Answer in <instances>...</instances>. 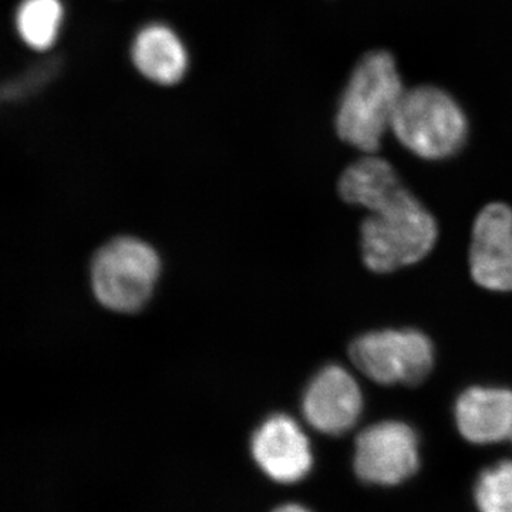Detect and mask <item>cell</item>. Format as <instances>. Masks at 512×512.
<instances>
[{
    "mask_svg": "<svg viewBox=\"0 0 512 512\" xmlns=\"http://www.w3.org/2000/svg\"><path fill=\"white\" fill-rule=\"evenodd\" d=\"M160 272V256L147 242L116 238L94 255L93 292L110 311L137 312L153 295Z\"/></svg>",
    "mask_w": 512,
    "mask_h": 512,
    "instance_id": "cell-4",
    "label": "cell"
},
{
    "mask_svg": "<svg viewBox=\"0 0 512 512\" xmlns=\"http://www.w3.org/2000/svg\"><path fill=\"white\" fill-rule=\"evenodd\" d=\"M478 512H512V460L485 468L473 491Z\"/></svg>",
    "mask_w": 512,
    "mask_h": 512,
    "instance_id": "cell-13",
    "label": "cell"
},
{
    "mask_svg": "<svg viewBox=\"0 0 512 512\" xmlns=\"http://www.w3.org/2000/svg\"><path fill=\"white\" fill-rule=\"evenodd\" d=\"M62 69V63L57 57L40 60L30 66L25 72L12 77L2 87V100L5 103H19L28 100L29 97L42 92L53 80L56 79Z\"/></svg>",
    "mask_w": 512,
    "mask_h": 512,
    "instance_id": "cell-14",
    "label": "cell"
},
{
    "mask_svg": "<svg viewBox=\"0 0 512 512\" xmlns=\"http://www.w3.org/2000/svg\"><path fill=\"white\" fill-rule=\"evenodd\" d=\"M456 423L461 436L477 446L512 437V392L500 387H471L458 397Z\"/></svg>",
    "mask_w": 512,
    "mask_h": 512,
    "instance_id": "cell-10",
    "label": "cell"
},
{
    "mask_svg": "<svg viewBox=\"0 0 512 512\" xmlns=\"http://www.w3.org/2000/svg\"><path fill=\"white\" fill-rule=\"evenodd\" d=\"M355 474L362 483L396 487L420 468L419 437L409 424L386 420L372 424L356 437Z\"/></svg>",
    "mask_w": 512,
    "mask_h": 512,
    "instance_id": "cell-6",
    "label": "cell"
},
{
    "mask_svg": "<svg viewBox=\"0 0 512 512\" xmlns=\"http://www.w3.org/2000/svg\"><path fill=\"white\" fill-rule=\"evenodd\" d=\"M349 356L363 375L379 384L416 386L434 365L431 340L414 329L366 333L353 340Z\"/></svg>",
    "mask_w": 512,
    "mask_h": 512,
    "instance_id": "cell-5",
    "label": "cell"
},
{
    "mask_svg": "<svg viewBox=\"0 0 512 512\" xmlns=\"http://www.w3.org/2000/svg\"><path fill=\"white\" fill-rule=\"evenodd\" d=\"M272 512H311L308 508L303 507L301 504H285L281 505V507L276 508V510Z\"/></svg>",
    "mask_w": 512,
    "mask_h": 512,
    "instance_id": "cell-15",
    "label": "cell"
},
{
    "mask_svg": "<svg viewBox=\"0 0 512 512\" xmlns=\"http://www.w3.org/2000/svg\"><path fill=\"white\" fill-rule=\"evenodd\" d=\"M404 92L394 57L386 50L366 53L340 97L335 119L340 140L363 153H376Z\"/></svg>",
    "mask_w": 512,
    "mask_h": 512,
    "instance_id": "cell-1",
    "label": "cell"
},
{
    "mask_svg": "<svg viewBox=\"0 0 512 512\" xmlns=\"http://www.w3.org/2000/svg\"><path fill=\"white\" fill-rule=\"evenodd\" d=\"M251 451L255 463L275 483H298L313 467L308 436L286 414H275L261 424L252 436Z\"/></svg>",
    "mask_w": 512,
    "mask_h": 512,
    "instance_id": "cell-8",
    "label": "cell"
},
{
    "mask_svg": "<svg viewBox=\"0 0 512 512\" xmlns=\"http://www.w3.org/2000/svg\"><path fill=\"white\" fill-rule=\"evenodd\" d=\"M470 269L476 284L483 288L512 291V210L507 204H488L477 215Z\"/></svg>",
    "mask_w": 512,
    "mask_h": 512,
    "instance_id": "cell-9",
    "label": "cell"
},
{
    "mask_svg": "<svg viewBox=\"0 0 512 512\" xmlns=\"http://www.w3.org/2000/svg\"><path fill=\"white\" fill-rule=\"evenodd\" d=\"M367 211L360 245L370 271L386 274L416 264L436 244V220L403 184Z\"/></svg>",
    "mask_w": 512,
    "mask_h": 512,
    "instance_id": "cell-2",
    "label": "cell"
},
{
    "mask_svg": "<svg viewBox=\"0 0 512 512\" xmlns=\"http://www.w3.org/2000/svg\"><path fill=\"white\" fill-rule=\"evenodd\" d=\"M63 15L60 0H22L16 10V30L30 49L47 52L59 37Z\"/></svg>",
    "mask_w": 512,
    "mask_h": 512,
    "instance_id": "cell-12",
    "label": "cell"
},
{
    "mask_svg": "<svg viewBox=\"0 0 512 512\" xmlns=\"http://www.w3.org/2000/svg\"><path fill=\"white\" fill-rule=\"evenodd\" d=\"M362 409L359 384L345 367H323L303 394L305 420L313 429L328 436H342L352 430Z\"/></svg>",
    "mask_w": 512,
    "mask_h": 512,
    "instance_id": "cell-7",
    "label": "cell"
},
{
    "mask_svg": "<svg viewBox=\"0 0 512 512\" xmlns=\"http://www.w3.org/2000/svg\"><path fill=\"white\" fill-rule=\"evenodd\" d=\"M131 59L138 72L161 86L180 83L188 69L184 43L163 23H150L140 29L131 45Z\"/></svg>",
    "mask_w": 512,
    "mask_h": 512,
    "instance_id": "cell-11",
    "label": "cell"
},
{
    "mask_svg": "<svg viewBox=\"0 0 512 512\" xmlns=\"http://www.w3.org/2000/svg\"><path fill=\"white\" fill-rule=\"evenodd\" d=\"M390 130L414 156L444 160L463 148L468 123L450 94L439 87L419 86L404 92Z\"/></svg>",
    "mask_w": 512,
    "mask_h": 512,
    "instance_id": "cell-3",
    "label": "cell"
}]
</instances>
